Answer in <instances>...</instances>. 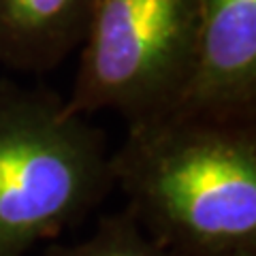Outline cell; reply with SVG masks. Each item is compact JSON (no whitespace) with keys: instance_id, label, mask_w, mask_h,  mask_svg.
<instances>
[{"instance_id":"6da1fadb","label":"cell","mask_w":256,"mask_h":256,"mask_svg":"<svg viewBox=\"0 0 256 256\" xmlns=\"http://www.w3.org/2000/svg\"><path fill=\"white\" fill-rule=\"evenodd\" d=\"M109 164L124 207L160 246L182 256L256 250V120L130 122Z\"/></svg>"},{"instance_id":"7a4b0ae2","label":"cell","mask_w":256,"mask_h":256,"mask_svg":"<svg viewBox=\"0 0 256 256\" xmlns=\"http://www.w3.org/2000/svg\"><path fill=\"white\" fill-rule=\"evenodd\" d=\"M105 130L47 88L0 77V256L82 224L116 190Z\"/></svg>"},{"instance_id":"3957f363","label":"cell","mask_w":256,"mask_h":256,"mask_svg":"<svg viewBox=\"0 0 256 256\" xmlns=\"http://www.w3.org/2000/svg\"><path fill=\"white\" fill-rule=\"evenodd\" d=\"M198 0H94L66 109L118 111L130 122L166 116L194 75Z\"/></svg>"},{"instance_id":"277c9868","label":"cell","mask_w":256,"mask_h":256,"mask_svg":"<svg viewBox=\"0 0 256 256\" xmlns=\"http://www.w3.org/2000/svg\"><path fill=\"white\" fill-rule=\"evenodd\" d=\"M198 62L169 114L256 120V0H198Z\"/></svg>"},{"instance_id":"5b68a950","label":"cell","mask_w":256,"mask_h":256,"mask_svg":"<svg viewBox=\"0 0 256 256\" xmlns=\"http://www.w3.org/2000/svg\"><path fill=\"white\" fill-rule=\"evenodd\" d=\"M94 0H0V64L43 75L82 45Z\"/></svg>"},{"instance_id":"8992f818","label":"cell","mask_w":256,"mask_h":256,"mask_svg":"<svg viewBox=\"0 0 256 256\" xmlns=\"http://www.w3.org/2000/svg\"><path fill=\"white\" fill-rule=\"evenodd\" d=\"M43 256H182L154 242L124 207L100 216L86 239L70 246L52 244Z\"/></svg>"},{"instance_id":"52a82bcc","label":"cell","mask_w":256,"mask_h":256,"mask_svg":"<svg viewBox=\"0 0 256 256\" xmlns=\"http://www.w3.org/2000/svg\"><path fill=\"white\" fill-rule=\"evenodd\" d=\"M235 256H256V250H248V252H239Z\"/></svg>"}]
</instances>
